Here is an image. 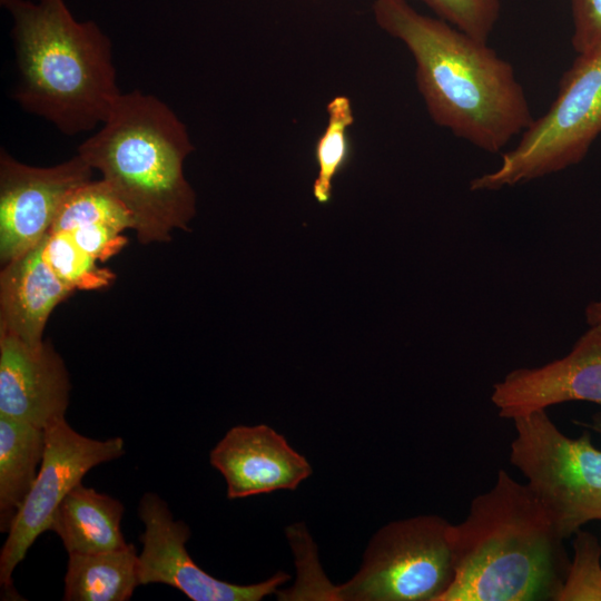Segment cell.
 I'll use <instances>...</instances> for the list:
<instances>
[{"label":"cell","mask_w":601,"mask_h":601,"mask_svg":"<svg viewBox=\"0 0 601 601\" xmlns=\"http://www.w3.org/2000/svg\"><path fill=\"white\" fill-rule=\"evenodd\" d=\"M72 293L75 290L47 263L39 243L2 266L0 328L30 345H38L43 342V331L51 312Z\"/></svg>","instance_id":"14"},{"label":"cell","mask_w":601,"mask_h":601,"mask_svg":"<svg viewBox=\"0 0 601 601\" xmlns=\"http://www.w3.org/2000/svg\"><path fill=\"white\" fill-rule=\"evenodd\" d=\"M70 388L50 341L30 345L0 328V414L47 430L66 418Z\"/></svg>","instance_id":"12"},{"label":"cell","mask_w":601,"mask_h":601,"mask_svg":"<svg viewBox=\"0 0 601 601\" xmlns=\"http://www.w3.org/2000/svg\"><path fill=\"white\" fill-rule=\"evenodd\" d=\"M92 168L80 155L51 166L20 162L0 151V262L19 258L47 235L61 206L92 180Z\"/></svg>","instance_id":"10"},{"label":"cell","mask_w":601,"mask_h":601,"mask_svg":"<svg viewBox=\"0 0 601 601\" xmlns=\"http://www.w3.org/2000/svg\"><path fill=\"white\" fill-rule=\"evenodd\" d=\"M46 430L0 414V531L8 533L38 475Z\"/></svg>","instance_id":"17"},{"label":"cell","mask_w":601,"mask_h":601,"mask_svg":"<svg viewBox=\"0 0 601 601\" xmlns=\"http://www.w3.org/2000/svg\"><path fill=\"white\" fill-rule=\"evenodd\" d=\"M451 523L440 515L390 522L371 539L363 563L333 600L441 601L455 578Z\"/></svg>","instance_id":"7"},{"label":"cell","mask_w":601,"mask_h":601,"mask_svg":"<svg viewBox=\"0 0 601 601\" xmlns=\"http://www.w3.org/2000/svg\"><path fill=\"white\" fill-rule=\"evenodd\" d=\"M491 401L509 420L572 401L601 405V325L589 326L562 358L508 373L493 385ZM590 426L601 434V412Z\"/></svg>","instance_id":"11"},{"label":"cell","mask_w":601,"mask_h":601,"mask_svg":"<svg viewBox=\"0 0 601 601\" xmlns=\"http://www.w3.org/2000/svg\"><path fill=\"white\" fill-rule=\"evenodd\" d=\"M138 516L145 528L139 536L142 543L138 554L140 585L162 583L193 601H259L277 592L289 580L284 571L263 582L246 585L211 577L195 563L186 549L191 535L189 526L174 520L167 503L156 493L142 495Z\"/></svg>","instance_id":"9"},{"label":"cell","mask_w":601,"mask_h":601,"mask_svg":"<svg viewBox=\"0 0 601 601\" xmlns=\"http://www.w3.org/2000/svg\"><path fill=\"white\" fill-rule=\"evenodd\" d=\"M372 11L376 24L412 55L416 87L437 126L496 154L531 125L513 66L489 42L420 13L407 0H373Z\"/></svg>","instance_id":"1"},{"label":"cell","mask_w":601,"mask_h":601,"mask_svg":"<svg viewBox=\"0 0 601 601\" xmlns=\"http://www.w3.org/2000/svg\"><path fill=\"white\" fill-rule=\"evenodd\" d=\"M455 578L441 601H558L564 539L526 484L500 470L450 526Z\"/></svg>","instance_id":"2"},{"label":"cell","mask_w":601,"mask_h":601,"mask_svg":"<svg viewBox=\"0 0 601 601\" xmlns=\"http://www.w3.org/2000/svg\"><path fill=\"white\" fill-rule=\"evenodd\" d=\"M0 3L12 20L16 102L67 136L101 126L121 95L110 38L76 19L65 0Z\"/></svg>","instance_id":"3"},{"label":"cell","mask_w":601,"mask_h":601,"mask_svg":"<svg viewBox=\"0 0 601 601\" xmlns=\"http://www.w3.org/2000/svg\"><path fill=\"white\" fill-rule=\"evenodd\" d=\"M573 32L571 43L579 53L601 42V0H570Z\"/></svg>","instance_id":"23"},{"label":"cell","mask_w":601,"mask_h":601,"mask_svg":"<svg viewBox=\"0 0 601 601\" xmlns=\"http://www.w3.org/2000/svg\"><path fill=\"white\" fill-rule=\"evenodd\" d=\"M140 585L134 544L108 552L69 553L65 601H127Z\"/></svg>","instance_id":"18"},{"label":"cell","mask_w":601,"mask_h":601,"mask_svg":"<svg viewBox=\"0 0 601 601\" xmlns=\"http://www.w3.org/2000/svg\"><path fill=\"white\" fill-rule=\"evenodd\" d=\"M124 454L121 437L85 436L66 418L46 430V449L38 475L0 552V583L7 594L17 595L12 588L13 571L37 538L49 530L53 513L67 494L91 469Z\"/></svg>","instance_id":"8"},{"label":"cell","mask_w":601,"mask_h":601,"mask_svg":"<svg viewBox=\"0 0 601 601\" xmlns=\"http://www.w3.org/2000/svg\"><path fill=\"white\" fill-rule=\"evenodd\" d=\"M126 229H134L130 213L102 179H92L69 195L49 230L105 262L126 246Z\"/></svg>","instance_id":"15"},{"label":"cell","mask_w":601,"mask_h":601,"mask_svg":"<svg viewBox=\"0 0 601 601\" xmlns=\"http://www.w3.org/2000/svg\"><path fill=\"white\" fill-rule=\"evenodd\" d=\"M124 505L82 483L75 486L53 513L49 530L69 553L91 554L125 548Z\"/></svg>","instance_id":"16"},{"label":"cell","mask_w":601,"mask_h":601,"mask_svg":"<svg viewBox=\"0 0 601 601\" xmlns=\"http://www.w3.org/2000/svg\"><path fill=\"white\" fill-rule=\"evenodd\" d=\"M601 134V42L577 53L550 108L502 155L499 168L475 177L472 191L524 184L579 164Z\"/></svg>","instance_id":"5"},{"label":"cell","mask_w":601,"mask_h":601,"mask_svg":"<svg viewBox=\"0 0 601 601\" xmlns=\"http://www.w3.org/2000/svg\"><path fill=\"white\" fill-rule=\"evenodd\" d=\"M584 315L589 326L601 325V299L589 303Z\"/></svg>","instance_id":"24"},{"label":"cell","mask_w":601,"mask_h":601,"mask_svg":"<svg viewBox=\"0 0 601 601\" xmlns=\"http://www.w3.org/2000/svg\"><path fill=\"white\" fill-rule=\"evenodd\" d=\"M326 114V126L314 148L317 176L312 190L315 200L321 205L331 201L334 179L352 159L348 129L355 121L352 101L344 95L336 96L328 101Z\"/></svg>","instance_id":"19"},{"label":"cell","mask_w":601,"mask_h":601,"mask_svg":"<svg viewBox=\"0 0 601 601\" xmlns=\"http://www.w3.org/2000/svg\"><path fill=\"white\" fill-rule=\"evenodd\" d=\"M512 421L510 462L525 476L559 534L565 540L585 523L601 521V450L590 434L565 435L546 410Z\"/></svg>","instance_id":"6"},{"label":"cell","mask_w":601,"mask_h":601,"mask_svg":"<svg viewBox=\"0 0 601 601\" xmlns=\"http://www.w3.org/2000/svg\"><path fill=\"white\" fill-rule=\"evenodd\" d=\"M186 125L164 101L121 92L107 120L77 149L125 205L141 244L166 243L188 230L196 195L184 164L194 151Z\"/></svg>","instance_id":"4"},{"label":"cell","mask_w":601,"mask_h":601,"mask_svg":"<svg viewBox=\"0 0 601 601\" xmlns=\"http://www.w3.org/2000/svg\"><path fill=\"white\" fill-rule=\"evenodd\" d=\"M209 462L224 476L229 500L296 490L313 472L306 457L265 424L228 430Z\"/></svg>","instance_id":"13"},{"label":"cell","mask_w":601,"mask_h":601,"mask_svg":"<svg viewBox=\"0 0 601 601\" xmlns=\"http://www.w3.org/2000/svg\"><path fill=\"white\" fill-rule=\"evenodd\" d=\"M42 254L57 276L76 290L100 289L110 285L115 274L79 249L66 235L49 230L40 242Z\"/></svg>","instance_id":"20"},{"label":"cell","mask_w":601,"mask_h":601,"mask_svg":"<svg viewBox=\"0 0 601 601\" xmlns=\"http://www.w3.org/2000/svg\"><path fill=\"white\" fill-rule=\"evenodd\" d=\"M420 1L440 19L482 42H489L501 13V0Z\"/></svg>","instance_id":"22"},{"label":"cell","mask_w":601,"mask_h":601,"mask_svg":"<svg viewBox=\"0 0 601 601\" xmlns=\"http://www.w3.org/2000/svg\"><path fill=\"white\" fill-rule=\"evenodd\" d=\"M573 558L558 601H601V545L583 530L574 533Z\"/></svg>","instance_id":"21"}]
</instances>
